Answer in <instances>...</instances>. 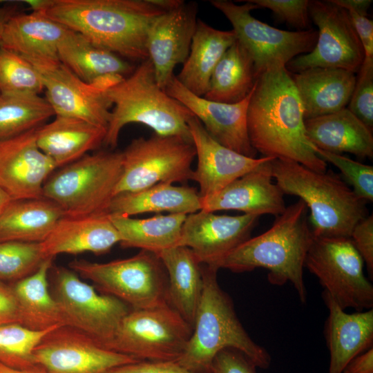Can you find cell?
I'll list each match as a JSON object with an SVG mask.
<instances>
[{
  "mask_svg": "<svg viewBox=\"0 0 373 373\" xmlns=\"http://www.w3.org/2000/svg\"><path fill=\"white\" fill-rule=\"evenodd\" d=\"M252 147L263 157L294 161L316 171L327 163L314 152L305 134L303 109L291 73L285 66L261 73L253 88L247 115Z\"/></svg>",
  "mask_w": 373,
  "mask_h": 373,
  "instance_id": "cell-1",
  "label": "cell"
},
{
  "mask_svg": "<svg viewBox=\"0 0 373 373\" xmlns=\"http://www.w3.org/2000/svg\"><path fill=\"white\" fill-rule=\"evenodd\" d=\"M163 12L149 0H50L43 12L124 59L149 58L147 34Z\"/></svg>",
  "mask_w": 373,
  "mask_h": 373,
  "instance_id": "cell-2",
  "label": "cell"
},
{
  "mask_svg": "<svg viewBox=\"0 0 373 373\" xmlns=\"http://www.w3.org/2000/svg\"><path fill=\"white\" fill-rule=\"evenodd\" d=\"M307 213L306 204L299 199L286 207L267 231L247 239L219 260L215 267L236 273L264 268L268 271L271 284L281 286L289 282L301 303H305L303 268L314 238Z\"/></svg>",
  "mask_w": 373,
  "mask_h": 373,
  "instance_id": "cell-3",
  "label": "cell"
},
{
  "mask_svg": "<svg viewBox=\"0 0 373 373\" xmlns=\"http://www.w3.org/2000/svg\"><path fill=\"white\" fill-rule=\"evenodd\" d=\"M218 270L202 265L203 286L192 333L177 363L193 373H211L215 356L232 348L245 354L256 367L268 368L269 354L243 327L231 297L218 284Z\"/></svg>",
  "mask_w": 373,
  "mask_h": 373,
  "instance_id": "cell-4",
  "label": "cell"
},
{
  "mask_svg": "<svg viewBox=\"0 0 373 373\" xmlns=\"http://www.w3.org/2000/svg\"><path fill=\"white\" fill-rule=\"evenodd\" d=\"M271 169L284 195H296L306 204L314 237L350 238L354 226L368 216L366 202L331 171L318 172L277 158Z\"/></svg>",
  "mask_w": 373,
  "mask_h": 373,
  "instance_id": "cell-5",
  "label": "cell"
},
{
  "mask_svg": "<svg viewBox=\"0 0 373 373\" xmlns=\"http://www.w3.org/2000/svg\"><path fill=\"white\" fill-rule=\"evenodd\" d=\"M104 93L113 106L103 143L105 146L115 148L121 130L130 123L144 124L159 135L192 141L188 126L192 113L159 86L149 58Z\"/></svg>",
  "mask_w": 373,
  "mask_h": 373,
  "instance_id": "cell-6",
  "label": "cell"
},
{
  "mask_svg": "<svg viewBox=\"0 0 373 373\" xmlns=\"http://www.w3.org/2000/svg\"><path fill=\"white\" fill-rule=\"evenodd\" d=\"M60 168L45 182L44 198L56 203L64 216L108 214L122 171V152L86 154Z\"/></svg>",
  "mask_w": 373,
  "mask_h": 373,
  "instance_id": "cell-7",
  "label": "cell"
},
{
  "mask_svg": "<svg viewBox=\"0 0 373 373\" xmlns=\"http://www.w3.org/2000/svg\"><path fill=\"white\" fill-rule=\"evenodd\" d=\"M68 268L88 280L102 294L113 296L131 309H142L167 301L168 278L157 255L141 250L127 258L107 262L75 259Z\"/></svg>",
  "mask_w": 373,
  "mask_h": 373,
  "instance_id": "cell-8",
  "label": "cell"
},
{
  "mask_svg": "<svg viewBox=\"0 0 373 373\" xmlns=\"http://www.w3.org/2000/svg\"><path fill=\"white\" fill-rule=\"evenodd\" d=\"M192 329L169 303L131 309L107 348L137 361L177 362Z\"/></svg>",
  "mask_w": 373,
  "mask_h": 373,
  "instance_id": "cell-9",
  "label": "cell"
},
{
  "mask_svg": "<svg viewBox=\"0 0 373 373\" xmlns=\"http://www.w3.org/2000/svg\"><path fill=\"white\" fill-rule=\"evenodd\" d=\"M49 280L62 325L87 334L107 347L131 308L120 300L100 293L68 267L52 265Z\"/></svg>",
  "mask_w": 373,
  "mask_h": 373,
  "instance_id": "cell-10",
  "label": "cell"
},
{
  "mask_svg": "<svg viewBox=\"0 0 373 373\" xmlns=\"http://www.w3.org/2000/svg\"><path fill=\"white\" fill-rule=\"evenodd\" d=\"M195 154L192 141L178 136L154 134L133 140L122 152V171L114 196L158 183L191 180Z\"/></svg>",
  "mask_w": 373,
  "mask_h": 373,
  "instance_id": "cell-11",
  "label": "cell"
},
{
  "mask_svg": "<svg viewBox=\"0 0 373 373\" xmlns=\"http://www.w3.org/2000/svg\"><path fill=\"white\" fill-rule=\"evenodd\" d=\"M245 2L238 5L228 0L211 1L231 23L237 41L254 62L258 77L269 69L286 66L296 57L314 48L317 30L288 31L272 27L251 15L253 10L259 8L257 5Z\"/></svg>",
  "mask_w": 373,
  "mask_h": 373,
  "instance_id": "cell-12",
  "label": "cell"
},
{
  "mask_svg": "<svg viewBox=\"0 0 373 373\" xmlns=\"http://www.w3.org/2000/svg\"><path fill=\"white\" fill-rule=\"evenodd\" d=\"M305 266L343 310L372 309L373 285L365 276L364 262L350 238L314 237Z\"/></svg>",
  "mask_w": 373,
  "mask_h": 373,
  "instance_id": "cell-13",
  "label": "cell"
},
{
  "mask_svg": "<svg viewBox=\"0 0 373 373\" xmlns=\"http://www.w3.org/2000/svg\"><path fill=\"white\" fill-rule=\"evenodd\" d=\"M309 15L318 29L315 46L291 59L286 68L294 73L312 68L358 73L365 52L347 10L331 0H313L309 1Z\"/></svg>",
  "mask_w": 373,
  "mask_h": 373,
  "instance_id": "cell-14",
  "label": "cell"
},
{
  "mask_svg": "<svg viewBox=\"0 0 373 373\" xmlns=\"http://www.w3.org/2000/svg\"><path fill=\"white\" fill-rule=\"evenodd\" d=\"M35 364L48 373H106L137 361L108 349L87 334L59 325L50 330L35 347Z\"/></svg>",
  "mask_w": 373,
  "mask_h": 373,
  "instance_id": "cell-15",
  "label": "cell"
},
{
  "mask_svg": "<svg viewBox=\"0 0 373 373\" xmlns=\"http://www.w3.org/2000/svg\"><path fill=\"white\" fill-rule=\"evenodd\" d=\"M32 65L55 116L78 118L107 128L112 104L105 90L84 82L60 61Z\"/></svg>",
  "mask_w": 373,
  "mask_h": 373,
  "instance_id": "cell-16",
  "label": "cell"
},
{
  "mask_svg": "<svg viewBox=\"0 0 373 373\" xmlns=\"http://www.w3.org/2000/svg\"><path fill=\"white\" fill-rule=\"evenodd\" d=\"M259 217L219 215L202 210L188 214L182 224L180 245L191 249L201 264L215 267L219 260L251 238Z\"/></svg>",
  "mask_w": 373,
  "mask_h": 373,
  "instance_id": "cell-17",
  "label": "cell"
},
{
  "mask_svg": "<svg viewBox=\"0 0 373 373\" xmlns=\"http://www.w3.org/2000/svg\"><path fill=\"white\" fill-rule=\"evenodd\" d=\"M252 90L239 102H217L192 93L175 75L164 89L170 97L192 113L216 142L240 154L256 157L257 152L250 143L247 124V108Z\"/></svg>",
  "mask_w": 373,
  "mask_h": 373,
  "instance_id": "cell-18",
  "label": "cell"
},
{
  "mask_svg": "<svg viewBox=\"0 0 373 373\" xmlns=\"http://www.w3.org/2000/svg\"><path fill=\"white\" fill-rule=\"evenodd\" d=\"M197 4L185 3L163 12L148 31L146 49L159 86L164 90L175 67L184 64L190 50L198 19Z\"/></svg>",
  "mask_w": 373,
  "mask_h": 373,
  "instance_id": "cell-19",
  "label": "cell"
},
{
  "mask_svg": "<svg viewBox=\"0 0 373 373\" xmlns=\"http://www.w3.org/2000/svg\"><path fill=\"white\" fill-rule=\"evenodd\" d=\"M56 169L38 147L36 129L0 142V189L12 200L42 198L44 184Z\"/></svg>",
  "mask_w": 373,
  "mask_h": 373,
  "instance_id": "cell-20",
  "label": "cell"
},
{
  "mask_svg": "<svg viewBox=\"0 0 373 373\" xmlns=\"http://www.w3.org/2000/svg\"><path fill=\"white\" fill-rule=\"evenodd\" d=\"M188 126L198 159L191 180L198 184L201 198L218 193L269 158L247 157L221 145L193 115L189 118Z\"/></svg>",
  "mask_w": 373,
  "mask_h": 373,
  "instance_id": "cell-21",
  "label": "cell"
},
{
  "mask_svg": "<svg viewBox=\"0 0 373 373\" xmlns=\"http://www.w3.org/2000/svg\"><path fill=\"white\" fill-rule=\"evenodd\" d=\"M269 157L235 180L218 193L201 198V210L216 212L235 210L244 214L278 216L285 209L284 193L272 180Z\"/></svg>",
  "mask_w": 373,
  "mask_h": 373,
  "instance_id": "cell-22",
  "label": "cell"
},
{
  "mask_svg": "<svg viewBox=\"0 0 373 373\" xmlns=\"http://www.w3.org/2000/svg\"><path fill=\"white\" fill-rule=\"evenodd\" d=\"M58 58L80 79L104 90L118 84L134 70L126 59L70 29L59 44Z\"/></svg>",
  "mask_w": 373,
  "mask_h": 373,
  "instance_id": "cell-23",
  "label": "cell"
},
{
  "mask_svg": "<svg viewBox=\"0 0 373 373\" xmlns=\"http://www.w3.org/2000/svg\"><path fill=\"white\" fill-rule=\"evenodd\" d=\"M120 241L119 233L108 214L64 216L41 246L46 258H54L64 254H104Z\"/></svg>",
  "mask_w": 373,
  "mask_h": 373,
  "instance_id": "cell-24",
  "label": "cell"
},
{
  "mask_svg": "<svg viewBox=\"0 0 373 373\" xmlns=\"http://www.w3.org/2000/svg\"><path fill=\"white\" fill-rule=\"evenodd\" d=\"M328 309L324 336L329 351V373H343L354 357L372 348L373 309L347 314L324 291Z\"/></svg>",
  "mask_w": 373,
  "mask_h": 373,
  "instance_id": "cell-25",
  "label": "cell"
},
{
  "mask_svg": "<svg viewBox=\"0 0 373 373\" xmlns=\"http://www.w3.org/2000/svg\"><path fill=\"white\" fill-rule=\"evenodd\" d=\"M68 30L43 12H17L6 23L0 46L32 64L59 62L58 46Z\"/></svg>",
  "mask_w": 373,
  "mask_h": 373,
  "instance_id": "cell-26",
  "label": "cell"
},
{
  "mask_svg": "<svg viewBox=\"0 0 373 373\" xmlns=\"http://www.w3.org/2000/svg\"><path fill=\"white\" fill-rule=\"evenodd\" d=\"M291 75L305 120L346 108L356 79L354 73L339 68H312Z\"/></svg>",
  "mask_w": 373,
  "mask_h": 373,
  "instance_id": "cell-27",
  "label": "cell"
},
{
  "mask_svg": "<svg viewBox=\"0 0 373 373\" xmlns=\"http://www.w3.org/2000/svg\"><path fill=\"white\" fill-rule=\"evenodd\" d=\"M106 134V128L78 118L56 115L53 121L36 129V142L58 169L98 148Z\"/></svg>",
  "mask_w": 373,
  "mask_h": 373,
  "instance_id": "cell-28",
  "label": "cell"
},
{
  "mask_svg": "<svg viewBox=\"0 0 373 373\" xmlns=\"http://www.w3.org/2000/svg\"><path fill=\"white\" fill-rule=\"evenodd\" d=\"M307 140L315 147L334 153H349L364 159L373 157L370 130L347 107L305 120Z\"/></svg>",
  "mask_w": 373,
  "mask_h": 373,
  "instance_id": "cell-29",
  "label": "cell"
},
{
  "mask_svg": "<svg viewBox=\"0 0 373 373\" xmlns=\"http://www.w3.org/2000/svg\"><path fill=\"white\" fill-rule=\"evenodd\" d=\"M156 254L167 274L168 303L193 326L203 286L202 264L191 249L184 246Z\"/></svg>",
  "mask_w": 373,
  "mask_h": 373,
  "instance_id": "cell-30",
  "label": "cell"
},
{
  "mask_svg": "<svg viewBox=\"0 0 373 373\" xmlns=\"http://www.w3.org/2000/svg\"><path fill=\"white\" fill-rule=\"evenodd\" d=\"M236 40L233 30L216 29L198 19L189 55L176 77L192 93L203 97L217 64Z\"/></svg>",
  "mask_w": 373,
  "mask_h": 373,
  "instance_id": "cell-31",
  "label": "cell"
},
{
  "mask_svg": "<svg viewBox=\"0 0 373 373\" xmlns=\"http://www.w3.org/2000/svg\"><path fill=\"white\" fill-rule=\"evenodd\" d=\"M64 216L56 203L44 197L12 200L0 215V241L41 243Z\"/></svg>",
  "mask_w": 373,
  "mask_h": 373,
  "instance_id": "cell-32",
  "label": "cell"
},
{
  "mask_svg": "<svg viewBox=\"0 0 373 373\" xmlns=\"http://www.w3.org/2000/svg\"><path fill=\"white\" fill-rule=\"evenodd\" d=\"M201 198L196 189L158 183L148 188L115 195L108 213L128 216L166 211L169 213L191 214L201 210Z\"/></svg>",
  "mask_w": 373,
  "mask_h": 373,
  "instance_id": "cell-33",
  "label": "cell"
},
{
  "mask_svg": "<svg viewBox=\"0 0 373 373\" xmlns=\"http://www.w3.org/2000/svg\"><path fill=\"white\" fill-rule=\"evenodd\" d=\"M53 259H45L34 273L12 285L19 306V324L33 330L62 325L50 288L49 272Z\"/></svg>",
  "mask_w": 373,
  "mask_h": 373,
  "instance_id": "cell-34",
  "label": "cell"
},
{
  "mask_svg": "<svg viewBox=\"0 0 373 373\" xmlns=\"http://www.w3.org/2000/svg\"><path fill=\"white\" fill-rule=\"evenodd\" d=\"M108 215L121 237V247L155 254L180 245L182 224L187 216L169 213L138 219L119 213Z\"/></svg>",
  "mask_w": 373,
  "mask_h": 373,
  "instance_id": "cell-35",
  "label": "cell"
},
{
  "mask_svg": "<svg viewBox=\"0 0 373 373\" xmlns=\"http://www.w3.org/2000/svg\"><path fill=\"white\" fill-rule=\"evenodd\" d=\"M257 78L251 57L236 39L215 67L203 97L221 103L239 102L251 92Z\"/></svg>",
  "mask_w": 373,
  "mask_h": 373,
  "instance_id": "cell-36",
  "label": "cell"
},
{
  "mask_svg": "<svg viewBox=\"0 0 373 373\" xmlns=\"http://www.w3.org/2000/svg\"><path fill=\"white\" fill-rule=\"evenodd\" d=\"M54 111L46 97L28 93H0V142L38 128Z\"/></svg>",
  "mask_w": 373,
  "mask_h": 373,
  "instance_id": "cell-37",
  "label": "cell"
},
{
  "mask_svg": "<svg viewBox=\"0 0 373 373\" xmlns=\"http://www.w3.org/2000/svg\"><path fill=\"white\" fill-rule=\"evenodd\" d=\"M55 327L37 331L16 323L0 325V363L16 370L33 366L35 347Z\"/></svg>",
  "mask_w": 373,
  "mask_h": 373,
  "instance_id": "cell-38",
  "label": "cell"
},
{
  "mask_svg": "<svg viewBox=\"0 0 373 373\" xmlns=\"http://www.w3.org/2000/svg\"><path fill=\"white\" fill-rule=\"evenodd\" d=\"M43 90L35 67L20 55L0 46V93L39 95Z\"/></svg>",
  "mask_w": 373,
  "mask_h": 373,
  "instance_id": "cell-39",
  "label": "cell"
},
{
  "mask_svg": "<svg viewBox=\"0 0 373 373\" xmlns=\"http://www.w3.org/2000/svg\"><path fill=\"white\" fill-rule=\"evenodd\" d=\"M45 259L41 243L0 241V281L21 280L34 273Z\"/></svg>",
  "mask_w": 373,
  "mask_h": 373,
  "instance_id": "cell-40",
  "label": "cell"
},
{
  "mask_svg": "<svg viewBox=\"0 0 373 373\" xmlns=\"http://www.w3.org/2000/svg\"><path fill=\"white\" fill-rule=\"evenodd\" d=\"M316 154L324 162L339 169L354 193L365 202L373 201V167L351 160L341 154L313 147Z\"/></svg>",
  "mask_w": 373,
  "mask_h": 373,
  "instance_id": "cell-41",
  "label": "cell"
},
{
  "mask_svg": "<svg viewBox=\"0 0 373 373\" xmlns=\"http://www.w3.org/2000/svg\"><path fill=\"white\" fill-rule=\"evenodd\" d=\"M347 108L372 131L373 57L364 58Z\"/></svg>",
  "mask_w": 373,
  "mask_h": 373,
  "instance_id": "cell-42",
  "label": "cell"
},
{
  "mask_svg": "<svg viewBox=\"0 0 373 373\" xmlns=\"http://www.w3.org/2000/svg\"><path fill=\"white\" fill-rule=\"evenodd\" d=\"M271 10L278 19L298 30L309 29V0H247Z\"/></svg>",
  "mask_w": 373,
  "mask_h": 373,
  "instance_id": "cell-43",
  "label": "cell"
},
{
  "mask_svg": "<svg viewBox=\"0 0 373 373\" xmlns=\"http://www.w3.org/2000/svg\"><path fill=\"white\" fill-rule=\"evenodd\" d=\"M350 239L361 255L371 278L373 276V215L359 221L353 228Z\"/></svg>",
  "mask_w": 373,
  "mask_h": 373,
  "instance_id": "cell-44",
  "label": "cell"
},
{
  "mask_svg": "<svg viewBox=\"0 0 373 373\" xmlns=\"http://www.w3.org/2000/svg\"><path fill=\"white\" fill-rule=\"evenodd\" d=\"M256 365L242 352L227 348L215 356L211 373H256Z\"/></svg>",
  "mask_w": 373,
  "mask_h": 373,
  "instance_id": "cell-45",
  "label": "cell"
},
{
  "mask_svg": "<svg viewBox=\"0 0 373 373\" xmlns=\"http://www.w3.org/2000/svg\"><path fill=\"white\" fill-rule=\"evenodd\" d=\"M106 373H193L175 361H140L115 367Z\"/></svg>",
  "mask_w": 373,
  "mask_h": 373,
  "instance_id": "cell-46",
  "label": "cell"
},
{
  "mask_svg": "<svg viewBox=\"0 0 373 373\" xmlns=\"http://www.w3.org/2000/svg\"><path fill=\"white\" fill-rule=\"evenodd\" d=\"M19 323V310L12 286L0 281V325Z\"/></svg>",
  "mask_w": 373,
  "mask_h": 373,
  "instance_id": "cell-47",
  "label": "cell"
},
{
  "mask_svg": "<svg viewBox=\"0 0 373 373\" xmlns=\"http://www.w3.org/2000/svg\"><path fill=\"white\" fill-rule=\"evenodd\" d=\"M347 12L363 48L365 57H373L372 20L353 10Z\"/></svg>",
  "mask_w": 373,
  "mask_h": 373,
  "instance_id": "cell-48",
  "label": "cell"
},
{
  "mask_svg": "<svg viewBox=\"0 0 373 373\" xmlns=\"http://www.w3.org/2000/svg\"><path fill=\"white\" fill-rule=\"evenodd\" d=\"M343 373H373V348L354 357L346 365Z\"/></svg>",
  "mask_w": 373,
  "mask_h": 373,
  "instance_id": "cell-49",
  "label": "cell"
},
{
  "mask_svg": "<svg viewBox=\"0 0 373 373\" xmlns=\"http://www.w3.org/2000/svg\"><path fill=\"white\" fill-rule=\"evenodd\" d=\"M334 3L346 10H353L358 14L367 16V10L372 3L371 0H331Z\"/></svg>",
  "mask_w": 373,
  "mask_h": 373,
  "instance_id": "cell-50",
  "label": "cell"
},
{
  "mask_svg": "<svg viewBox=\"0 0 373 373\" xmlns=\"http://www.w3.org/2000/svg\"><path fill=\"white\" fill-rule=\"evenodd\" d=\"M17 6L16 5H6L0 6V44L2 31L8 21L16 13Z\"/></svg>",
  "mask_w": 373,
  "mask_h": 373,
  "instance_id": "cell-51",
  "label": "cell"
},
{
  "mask_svg": "<svg viewBox=\"0 0 373 373\" xmlns=\"http://www.w3.org/2000/svg\"><path fill=\"white\" fill-rule=\"evenodd\" d=\"M0 373H48L46 370L39 365L24 370H16L0 363Z\"/></svg>",
  "mask_w": 373,
  "mask_h": 373,
  "instance_id": "cell-52",
  "label": "cell"
},
{
  "mask_svg": "<svg viewBox=\"0 0 373 373\" xmlns=\"http://www.w3.org/2000/svg\"><path fill=\"white\" fill-rule=\"evenodd\" d=\"M152 4L155 5L163 11L171 10L184 2L182 0H149Z\"/></svg>",
  "mask_w": 373,
  "mask_h": 373,
  "instance_id": "cell-53",
  "label": "cell"
},
{
  "mask_svg": "<svg viewBox=\"0 0 373 373\" xmlns=\"http://www.w3.org/2000/svg\"><path fill=\"white\" fill-rule=\"evenodd\" d=\"M11 200L10 197L0 189V215Z\"/></svg>",
  "mask_w": 373,
  "mask_h": 373,
  "instance_id": "cell-54",
  "label": "cell"
}]
</instances>
